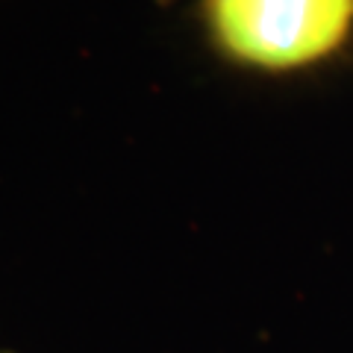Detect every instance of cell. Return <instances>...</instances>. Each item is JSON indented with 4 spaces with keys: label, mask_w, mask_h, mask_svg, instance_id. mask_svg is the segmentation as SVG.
<instances>
[{
    "label": "cell",
    "mask_w": 353,
    "mask_h": 353,
    "mask_svg": "<svg viewBox=\"0 0 353 353\" xmlns=\"http://www.w3.org/2000/svg\"><path fill=\"white\" fill-rule=\"evenodd\" d=\"M201 21L224 59L283 74L345 48L353 36V0H201Z\"/></svg>",
    "instance_id": "6da1fadb"
}]
</instances>
